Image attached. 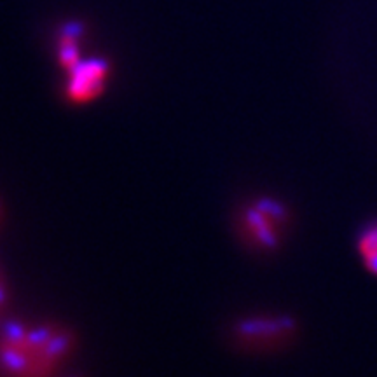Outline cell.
I'll use <instances>...</instances> for the list:
<instances>
[{"instance_id": "obj_7", "label": "cell", "mask_w": 377, "mask_h": 377, "mask_svg": "<svg viewBox=\"0 0 377 377\" xmlns=\"http://www.w3.org/2000/svg\"><path fill=\"white\" fill-rule=\"evenodd\" d=\"M12 285L11 280H9V274L6 271V267L0 262V324L9 318V309H11L12 304Z\"/></svg>"}, {"instance_id": "obj_6", "label": "cell", "mask_w": 377, "mask_h": 377, "mask_svg": "<svg viewBox=\"0 0 377 377\" xmlns=\"http://www.w3.org/2000/svg\"><path fill=\"white\" fill-rule=\"evenodd\" d=\"M358 253L362 259L370 260L377 257V222L370 224L363 229V233L358 237Z\"/></svg>"}, {"instance_id": "obj_4", "label": "cell", "mask_w": 377, "mask_h": 377, "mask_svg": "<svg viewBox=\"0 0 377 377\" xmlns=\"http://www.w3.org/2000/svg\"><path fill=\"white\" fill-rule=\"evenodd\" d=\"M61 97L69 105L83 107L103 97L112 81V65L105 58H84L76 69L65 74Z\"/></svg>"}, {"instance_id": "obj_2", "label": "cell", "mask_w": 377, "mask_h": 377, "mask_svg": "<svg viewBox=\"0 0 377 377\" xmlns=\"http://www.w3.org/2000/svg\"><path fill=\"white\" fill-rule=\"evenodd\" d=\"M233 227L244 248L255 253H273L288 236L292 212L276 196H251L234 210Z\"/></svg>"}, {"instance_id": "obj_5", "label": "cell", "mask_w": 377, "mask_h": 377, "mask_svg": "<svg viewBox=\"0 0 377 377\" xmlns=\"http://www.w3.org/2000/svg\"><path fill=\"white\" fill-rule=\"evenodd\" d=\"M84 37V28L83 25H77V23H69L58 33L56 40V58H58V67H60L63 72H70L72 69H76L81 61L86 56H83L81 53V40Z\"/></svg>"}, {"instance_id": "obj_8", "label": "cell", "mask_w": 377, "mask_h": 377, "mask_svg": "<svg viewBox=\"0 0 377 377\" xmlns=\"http://www.w3.org/2000/svg\"><path fill=\"white\" fill-rule=\"evenodd\" d=\"M6 217H8V208H6L4 198L0 196V233H2V229H4L6 226Z\"/></svg>"}, {"instance_id": "obj_9", "label": "cell", "mask_w": 377, "mask_h": 377, "mask_svg": "<svg viewBox=\"0 0 377 377\" xmlns=\"http://www.w3.org/2000/svg\"><path fill=\"white\" fill-rule=\"evenodd\" d=\"M365 266L369 267V269L372 271L374 274H377V257H374V259L367 260V262H365Z\"/></svg>"}, {"instance_id": "obj_1", "label": "cell", "mask_w": 377, "mask_h": 377, "mask_svg": "<svg viewBox=\"0 0 377 377\" xmlns=\"http://www.w3.org/2000/svg\"><path fill=\"white\" fill-rule=\"evenodd\" d=\"M76 348L63 321L9 317L0 324V377H61Z\"/></svg>"}, {"instance_id": "obj_3", "label": "cell", "mask_w": 377, "mask_h": 377, "mask_svg": "<svg viewBox=\"0 0 377 377\" xmlns=\"http://www.w3.org/2000/svg\"><path fill=\"white\" fill-rule=\"evenodd\" d=\"M234 346L250 353L278 351L297 334V321L285 312H250L231 327Z\"/></svg>"}]
</instances>
